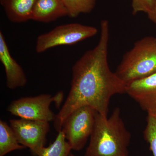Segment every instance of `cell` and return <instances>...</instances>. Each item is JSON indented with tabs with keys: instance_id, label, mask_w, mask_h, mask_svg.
<instances>
[{
	"instance_id": "ba28073f",
	"label": "cell",
	"mask_w": 156,
	"mask_h": 156,
	"mask_svg": "<svg viewBox=\"0 0 156 156\" xmlns=\"http://www.w3.org/2000/svg\"><path fill=\"white\" fill-rule=\"evenodd\" d=\"M126 93L148 115L156 117V73L127 84Z\"/></svg>"
},
{
	"instance_id": "8992f818",
	"label": "cell",
	"mask_w": 156,
	"mask_h": 156,
	"mask_svg": "<svg viewBox=\"0 0 156 156\" xmlns=\"http://www.w3.org/2000/svg\"><path fill=\"white\" fill-rule=\"evenodd\" d=\"M97 112L89 106L76 109L63 121L62 128L73 150L80 151L91 136Z\"/></svg>"
},
{
	"instance_id": "7c38bea8",
	"label": "cell",
	"mask_w": 156,
	"mask_h": 156,
	"mask_svg": "<svg viewBox=\"0 0 156 156\" xmlns=\"http://www.w3.org/2000/svg\"><path fill=\"white\" fill-rule=\"evenodd\" d=\"M25 147L18 142L11 126L5 121H0V156H5L12 151L22 150Z\"/></svg>"
},
{
	"instance_id": "ffe728a7",
	"label": "cell",
	"mask_w": 156,
	"mask_h": 156,
	"mask_svg": "<svg viewBox=\"0 0 156 156\" xmlns=\"http://www.w3.org/2000/svg\"></svg>"
},
{
	"instance_id": "ac0fdd59",
	"label": "cell",
	"mask_w": 156,
	"mask_h": 156,
	"mask_svg": "<svg viewBox=\"0 0 156 156\" xmlns=\"http://www.w3.org/2000/svg\"><path fill=\"white\" fill-rule=\"evenodd\" d=\"M69 156H75L73 154L70 153L69 154Z\"/></svg>"
},
{
	"instance_id": "5bb4252c",
	"label": "cell",
	"mask_w": 156,
	"mask_h": 156,
	"mask_svg": "<svg viewBox=\"0 0 156 156\" xmlns=\"http://www.w3.org/2000/svg\"><path fill=\"white\" fill-rule=\"evenodd\" d=\"M67 9L68 16L76 18L82 14H88L95 8L97 0H61Z\"/></svg>"
},
{
	"instance_id": "2e32d148",
	"label": "cell",
	"mask_w": 156,
	"mask_h": 156,
	"mask_svg": "<svg viewBox=\"0 0 156 156\" xmlns=\"http://www.w3.org/2000/svg\"><path fill=\"white\" fill-rule=\"evenodd\" d=\"M132 13L136 15L140 12L147 14L148 17L153 13L155 8V0H131Z\"/></svg>"
},
{
	"instance_id": "9c48e42d",
	"label": "cell",
	"mask_w": 156,
	"mask_h": 156,
	"mask_svg": "<svg viewBox=\"0 0 156 156\" xmlns=\"http://www.w3.org/2000/svg\"><path fill=\"white\" fill-rule=\"evenodd\" d=\"M0 61L5 68L6 84L9 89L24 87L27 78L22 67L11 56L5 37L0 31Z\"/></svg>"
},
{
	"instance_id": "277c9868",
	"label": "cell",
	"mask_w": 156,
	"mask_h": 156,
	"mask_svg": "<svg viewBox=\"0 0 156 156\" xmlns=\"http://www.w3.org/2000/svg\"><path fill=\"white\" fill-rule=\"evenodd\" d=\"M98 32V30L95 27L81 23H70L59 25L37 37L36 52L41 53L58 46L75 44L95 36Z\"/></svg>"
},
{
	"instance_id": "5b68a950",
	"label": "cell",
	"mask_w": 156,
	"mask_h": 156,
	"mask_svg": "<svg viewBox=\"0 0 156 156\" xmlns=\"http://www.w3.org/2000/svg\"><path fill=\"white\" fill-rule=\"evenodd\" d=\"M63 93L58 92L55 96L41 94L34 97L21 98L12 101L8 108L11 114L21 119L49 122L54 121L56 115L50 110V105L55 102L59 106Z\"/></svg>"
},
{
	"instance_id": "3957f363",
	"label": "cell",
	"mask_w": 156,
	"mask_h": 156,
	"mask_svg": "<svg viewBox=\"0 0 156 156\" xmlns=\"http://www.w3.org/2000/svg\"><path fill=\"white\" fill-rule=\"evenodd\" d=\"M115 73L126 85L156 73V37L136 41L124 54Z\"/></svg>"
},
{
	"instance_id": "30bf717a",
	"label": "cell",
	"mask_w": 156,
	"mask_h": 156,
	"mask_svg": "<svg viewBox=\"0 0 156 156\" xmlns=\"http://www.w3.org/2000/svg\"><path fill=\"white\" fill-rule=\"evenodd\" d=\"M66 16H68V13L61 0H36L31 20L50 23Z\"/></svg>"
},
{
	"instance_id": "4fadbf2b",
	"label": "cell",
	"mask_w": 156,
	"mask_h": 156,
	"mask_svg": "<svg viewBox=\"0 0 156 156\" xmlns=\"http://www.w3.org/2000/svg\"><path fill=\"white\" fill-rule=\"evenodd\" d=\"M72 150L68 141H66L62 131L58 132V135L53 143L48 147H44L39 156H69Z\"/></svg>"
},
{
	"instance_id": "9a60e30c",
	"label": "cell",
	"mask_w": 156,
	"mask_h": 156,
	"mask_svg": "<svg viewBox=\"0 0 156 156\" xmlns=\"http://www.w3.org/2000/svg\"><path fill=\"white\" fill-rule=\"evenodd\" d=\"M147 123L144 131V137L149 145L153 156H156V118L148 115Z\"/></svg>"
},
{
	"instance_id": "7a4b0ae2",
	"label": "cell",
	"mask_w": 156,
	"mask_h": 156,
	"mask_svg": "<svg viewBox=\"0 0 156 156\" xmlns=\"http://www.w3.org/2000/svg\"><path fill=\"white\" fill-rule=\"evenodd\" d=\"M131 136L119 108H116L109 117L97 112L85 156H129Z\"/></svg>"
},
{
	"instance_id": "d6986e66",
	"label": "cell",
	"mask_w": 156,
	"mask_h": 156,
	"mask_svg": "<svg viewBox=\"0 0 156 156\" xmlns=\"http://www.w3.org/2000/svg\"><path fill=\"white\" fill-rule=\"evenodd\" d=\"M2 0H0V2H2Z\"/></svg>"
},
{
	"instance_id": "8fae6325",
	"label": "cell",
	"mask_w": 156,
	"mask_h": 156,
	"mask_svg": "<svg viewBox=\"0 0 156 156\" xmlns=\"http://www.w3.org/2000/svg\"><path fill=\"white\" fill-rule=\"evenodd\" d=\"M36 0H2L1 2L8 19L13 23L30 20Z\"/></svg>"
},
{
	"instance_id": "52a82bcc",
	"label": "cell",
	"mask_w": 156,
	"mask_h": 156,
	"mask_svg": "<svg viewBox=\"0 0 156 156\" xmlns=\"http://www.w3.org/2000/svg\"><path fill=\"white\" fill-rule=\"evenodd\" d=\"M10 126L18 142L39 156L44 147L50 126L48 122L21 119L10 121Z\"/></svg>"
},
{
	"instance_id": "e0dca14e",
	"label": "cell",
	"mask_w": 156,
	"mask_h": 156,
	"mask_svg": "<svg viewBox=\"0 0 156 156\" xmlns=\"http://www.w3.org/2000/svg\"><path fill=\"white\" fill-rule=\"evenodd\" d=\"M148 18L156 25V0H155V8L153 13Z\"/></svg>"
},
{
	"instance_id": "6da1fadb",
	"label": "cell",
	"mask_w": 156,
	"mask_h": 156,
	"mask_svg": "<svg viewBox=\"0 0 156 156\" xmlns=\"http://www.w3.org/2000/svg\"><path fill=\"white\" fill-rule=\"evenodd\" d=\"M110 30L108 21L100 23V36L97 45L88 50L72 67L69 93L54 120L56 131H61L63 121L76 109L89 106L108 116L111 98L126 93V85L112 72L108 63Z\"/></svg>"
}]
</instances>
